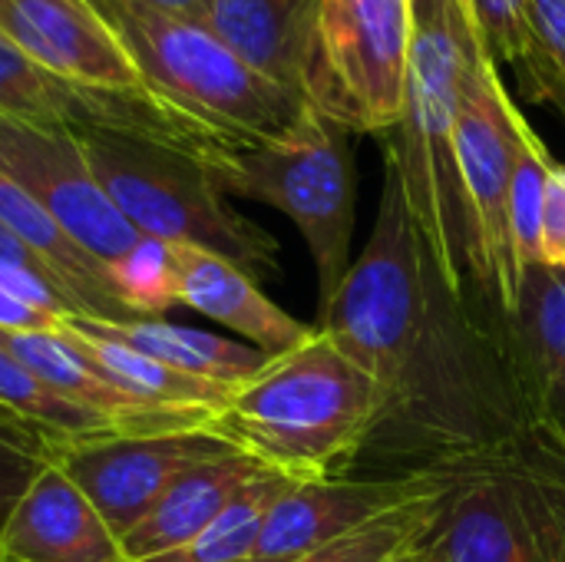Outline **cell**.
Returning a JSON list of instances; mask_svg holds the SVG:
<instances>
[{
    "instance_id": "cell-17",
    "label": "cell",
    "mask_w": 565,
    "mask_h": 562,
    "mask_svg": "<svg viewBox=\"0 0 565 562\" xmlns=\"http://www.w3.org/2000/svg\"><path fill=\"white\" fill-rule=\"evenodd\" d=\"M318 10L321 0H212L205 30L258 73L308 99Z\"/></svg>"
},
{
    "instance_id": "cell-24",
    "label": "cell",
    "mask_w": 565,
    "mask_h": 562,
    "mask_svg": "<svg viewBox=\"0 0 565 562\" xmlns=\"http://www.w3.org/2000/svg\"><path fill=\"white\" fill-rule=\"evenodd\" d=\"M291 484L298 480L278 470H265L192 543L146 562H252L271 507Z\"/></svg>"
},
{
    "instance_id": "cell-2",
    "label": "cell",
    "mask_w": 565,
    "mask_h": 562,
    "mask_svg": "<svg viewBox=\"0 0 565 562\" xmlns=\"http://www.w3.org/2000/svg\"><path fill=\"white\" fill-rule=\"evenodd\" d=\"M414 10L417 33L407 96L397 126L381 136L384 162L397 169L407 209L447 285L483 308L473 219L457 156V106L470 40L467 3L414 0Z\"/></svg>"
},
{
    "instance_id": "cell-3",
    "label": "cell",
    "mask_w": 565,
    "mask_h": 562,
    "mask_svg": "<svg viewBox=\"0 0 565 562\" xmlns=\"http://www.w3.org/2000/svg\"><path fill=\"white\" fill-rule=\"evenodd\" d=\"M377 391L331 335H315L242 384L215 431L242 454L291 480L358 474L377 427Z\"/></svg>"
},
{
    "instance_id": "cell-20",
    "label": "cell",
    "mask_w": 565,
    "mask_h": 562,
    "mask_svg": "<svg viewBox=\"0 0 565 562\" xmlns=\"http://www.w3.org/2000/svg\"><path fill=\"white\" fill-rule=\"evenodd\" d=\"M268 467L242 450H228L195 470H189L149 513L122 537V553L129 562L166 556L192 543L255 477Z\"/></svg>"
},
{
    "instance_id": "cell-31",
    "label": "cell",
    "mask_w": 565,
    "mask_h": 562,
    "mask_svg": "<svg viewBox=\"0 0 565 562\" xmlns=\"http://www.w3.org/2000/svg\"><path fill=\"white\" fill-rule=\"evenodd\" d=\"M463 3L493 60L510 63L520 73L533 53L530 0H463Z\"/></svg>"
},
{
    "instance_id": "cell-23",
    "label": "cell",
    "mask_w": 565,
    "mask_h": 562,
    "mask_svg": "<svg viewBox=\"0 0 565 562\" xmlns=\"http://www.w3.org/2000/svg\"><path fill=\"white\" fill-rule=\"evenodd\" d=\"M0 407L23 417L30 427L43 431L60 450L73 444H89L103 437H122L109 421L83 411L50 391L0 338Z\"/></svg>"
},
{
    "instance_id": "cell-13",
    "label": "cell",
    "mask_w": 565,
    "mask_h": 562,
    "mask_svg": "<svg viewBox=\"0 0 565 562\" xmlns=\"http://www.w3.org/2000/svg\"><path fill=\"white\" fill-rule=\"evenodd\" d=\"M0 33L66 83L93 89L146 86L122 36L83 0H0Z\"/></svg>"
},
{
    "instance_id": "cell-19",
    "label": "cell",
    "mask_w": 565,
    "mask_h": 562,
    "mask_svg": "<svg viewBox=\"0 0 565 562\" xmlns=\"http://www.w3.org/2000/svg\"><path fill=\"white\" fill-rule=\"evenodd\" d=\"M7 348L60 397L70 404L99 414L109 421L119 434H166V431H199L215 427L209 421L179 417L169 411H156L149 404H139L126 391H119L109 378H103L73 344L70 338L56 331H33V335H0Z\"/></svg>"
},
{
    "instance_id": "cell-30",
    "label": "cell",
    "mask_w": 565,
    "mask_h": 562,
    "mask_svg": "<svg viewBox=\"0 0 565 562\" xmlns=\"http://www.w3.org/2000/svg\"><path fill=\"white\" fill-rule=\"evenodd\" d=\"M53 86L56 76L36 66L0 33V113L46 126Z\"/></svg>"
},
{
    "instance_id": "cell-10",
    "label": "cell",
    "mask_w": 565,
    "mask_h": 562,
    "mask_svg": "<svg viewBox=\"0 0 565 562\" xmlns=\"http://www.w3.org/2000/svg\"><path fill=\"white\" fill-rule=\"evenodd\" d=\"M238 450L215 427L122 434L56 450L53 464L89 497L109 530L119 537L136 530L146 513L195 467Z\"/></svg>"
},
{
    "instance_id": "cell-22",
    "label": "cell",
    "mask_w": 565,
    "mask_h": 562,
    "mask_svg": "<svg viewBox=\"0 0 565 562\" xmlns=\"http://www.w3.org/2000/svg\"><path fill=\"white\" fill-rule=\"evenodd\" d=\"M70 344L103 374L109 378L119 391H126L129 397H136L139 404H149L156 411H169L179 417H195V421H209L215 424V417L225 411L228 397L235 391L202 381V378H189L179 374L106 335H93L79 325H73L70 318L60 328Z\"/></svg>"
},
{
    "instance_id": "cell-28",
    "label": "cell",
    "mask_w": 565,
    "mask_h": 562,
    "mask_svg": "<svg viewBox=\"0 0 565 562\" xmlns=\"http://www.w3.org/2000/svg\"><path fill=\"white\" fill-rule=\"evenodd\" d=\"M444 490V487H440ZM430 507H434V497L424 500V503H411L404 510H394L387 517H381L377 523L358 530V533H348L315 553H305L291 562H387L394 560L397 553H404L407 547H414L424 530H427V520H430Z\"/></svg>"
},
{
    "instance_id": "cell-18",
    "label": "cell",
    "mask_w": 565,
    "mask_h": 562,
    "mask_svg": "<svg viewBox=\"0 0 565 562\" xmlns=\"http://www.w3.org/2000/svg\"><path fill=\"white\" fill-rule=\"evenodd\" d=\"M0 222L46 265L53 285L73 308V318L136 321L116 295L109 265L89 255L33 195L0 176Z\"/></svg>"
},
{
    "instance_id": "cell-32",
    "label": "cell",
    "mask_w": 565,
    "mask_h": 562,
    "mask_svg": "<svg viewBox=\"0 0 565 562\" xmlns=\"http://www.w3.org/2000/svg\"><path fill=\"white\" fill-rule=\"evenodd\" d=\"M540 265L565 272V166H553L546 202H543V225H540Z\"/></svg>"
},
{
    "instance_id": "cell-14",
    "label": "cell",
    "mask_w": 565,
    "mask_h": 562,
    "mask_svg": "<svg viewBox=\"0 0 565 562\" xmlns=\"http://www.w3.org/2000/svg\"><path fill=\"white\" fill-rule=\"evenodd\" d=\"M500 331L530 437L565 460V272L526 268Z\"/></svg>"
},
{
    "instance_id": "cell-25",
    "label": "cell",
    "mask_w": 565,
    "mask_h": 562,
    "mask_svg": "<svg viewBox=\"0 0 565 562\" xmlns=\"http://www.w3.org/2000/svg\"><path fill=\"white\" fill-rule=\"evenodd\" d=\"M513 126H516V159H513V182H510V235H513L516 265L526 275V268L540 265L543 202L556 159L520 109Z\"/></svg>"
},
{
    "instance_id": "cell-37",
    "label": "cell",
    "mask_w": 565,
    "mask_h": 562,
    "mask_svg": "<svg viewBox=\"0 0 565 562\" xmlns=\"http://www.w3.org/2000/svg\"><path fill=\"white\" fill-rule=\"evenodd\" d=\"M387 562H434V560H430V553L424 550V543L417 540L414 547H407L404 553H397L394 560H387Z\"/></svg>"
},
{
    "instance_id": "cell-35",
    "label": "cell",
    "mask_w": 565,
    "mask_h": 562,
    "mask_svg": "<svg viewBox=\"0 0 565 562\" xmlns=\"http://www.w3.org/2000/svg\"><path fill=\"white\" fill-rule=\"evenodd\" d=\"M166 17H175V20H185V23H199L205 26V17H209V7L212 0H139Z\"/></svg>"
},
{
    "instance_id": "cell-9",
    "label": "cell",
    "mask_w": 565,
    "mask_h": 562,
    "mask_svg": "<svg viewBox=\"0 0 565 562\" xmlns=\"http://www.w3.org/2000/svg\"><path fill=\"white\" fill-rule=\"evenodd\" d=\"M467 66L457 106V156L477 238L480 301L497 328L510 318L523 272L510 235V182L516 159V103L497 70L493 53L480 40L470 13Z\"/></svg>"
},
{
    "instance_id": "cell-21",
    "label": "cell",
    "mask_w": 565,
    "mask_h": 562,
    "mask_svg": "<svg viewBox=\"0 0 565 562\" xmlns=\"http://www.w3.org/2000/svg\"><path fill=\"white\" fill-rule=\"evenodd\" d=\"M70 321L93 335H106V338H113V341H119L179 374L202 378V381L222 384L228 391H238L242 384H248L271 361V354H265L252 344H238L232 338L172 325V321H159V318H136V321L70 318Z\"/></svg>"
},
{
    "instance_id": "cell-1",
    "label": "cell",
    "mask_w": 565,
    "mask_h": 562,
    "mask_svg": "<svg viewBox=\"0 0 565 562\" xmlns=\"http://www.w3.org/2000/svg\"><path fill=\"white\" fill-rule=\"evenodd\" d=\"M318 328L381 401L361 464L454 467L530 437L503 331L447 285L391 162L371 238Z\"/></svg>"
},
{
    "instance_id": "cell-29",
    "label": "cell",
    "mask_w": 565,
    "mask_h": 562,
    "mask_svg": "<svg viewBox=\"0 0 565 562\" xmlns=\"http://www.w3.org/2000/svg\"><path fill=\"white\" fill-rule=\"evenodd\" d=\"M56 444L23 417L0 407V527L36 477L53 464Z\"/></svg>"
},
{
    "instance_id": "cell-6",
    "label": "cell",
    "mask_w": 565,
    "mask_h": 562,
    "mask_svg": "<svg viewBox=\"0 0 565 562\" xmlns=\"http://www.w3.org/2000/svg\"><path fill=\"white\" fill-rule=\"evenodd\" d=\"M116 33L129 46L146 86L232 152L291 136L311 106L245 63L212 30L166 17L139 0H122Z\"/></svg>"
},
{
    "instance_id": "cell-5",
    "label": "cell",
    "mask_w": 565,
    "mask_h": 562,
    "mask_svg": "<svg viewBox=\"0 0 565 562\" xmlns=\"http://www.w3.org/2000/svg\"><path fill=\"white\" fill-rule=\"evenodd\" d=\"M420 543L434 562H565V460L523 437L444 467Z\"/></svg>"
},
{
    "instance_id": "cell-11",
    "label": "cell",
    "mask_w": 565,
    "mask_h": 562,
    "mask_svg": "<svg viewBox=\"0 0 565 562\" xmlns=\"http://www.w3.org/2000/svg\"><path fill=\"white\" fill-rule=\"evenodd\" d=\"M0 176L33 195L103 265H116L142 238L96 182L70 129L0 113Z\"/></svg>"
},
{
    "instance_id": "cell-12",
    "label": "cell",
    "mask_w": 565,
    "mask_h": 562,
    "mask_svg": "<svg viewBox=\"0 0 565 562\" xmlns=\"http://www.w3.org/2000/svg\"><path fill=\"white\" fill-rule=\"evenodd\" d=\"M444 487V467L348 474L328 480L291 484L271 507L252 562H291L315 553L381 517L424 503Z\"/></svg>"
},
{
    "instance_id": "cell-4",
    "label": "cell",
    "mask_w": 565,
    "mask_h": 562,
    "mask_svg": "<svg viewBox=\"0 0 565 562\" xmlns=\"http://www.w3.org/2000/svg\"><path fill=\"white\" fill-rule=\"evenodd\" d=\"M73 136L96 182L139 235L222 255L255 282L278 275V238L228 205L199 156L109 129H79Z\"/></svg>"
},
{
    "instance_id": "cell-38",
    "label": "cell",
    "mask_w": 565,
    "mask_h": 562,
    "mask_svg": "<svg viewBox=\"0 0 565 562\" xmlns=\"http://www.w3.org/2000/svg\"><path fill=\"white\" fill-rule=\"evenodd\" d=\"M563 116H565V113H563Z\"/></svg>"
},
{
    "instance_id": "cell-15",
    "label": "cell",
    "mask_w": 565,
    "mask_h": 562,
    "mask_svg": "<svg viewBox=\"0 0 565 562\" xmlns=\"http://www.w3.org/2000/svg\"><path fill=\"white\" fill-rule=\"evenodd\" d=\"M0 562H129L89 497L50 464L0 527Z\"/></svg>"
},
{
    "instance_id": "cell-36",
    "label": "cell",
    "mask_w": 565,
    "mask_h": 562,
    "mask_svg": "<svg viewBox=\"0 0 565 562\" xmlns=\"http://www.w3.org/2000/svg\"><path fill=\"white\" fill-rule=\"evenodd\" d=\"M86 7H93L113 30H116V17H119V7H122V0H83Z\"/></svg>"
},
{
    "instance_id": "cell-27",
    "label": "cell",
    "mask_w": 565,
    "mask_h": 562,
    "mask_svg": "<svg viewBox=\"0 0 565 562\" xmlns=\"http://www.w3.org/2000/svg\"><path fill=\"white\" fill-rule=\"evenodd\" d=\"M533 53L516 73L533 103L565 113V0H530Z\"/></svg>"
},
{
    "instance_id": "cell-34",
    "label": "cell",
    "mask_w": 565,
    "mask_h": 562,
    "mask_svg": "<svg viewBox=\"0 0 565 562\" xmlns=\"http://www.w3.org/2000/svg\"><path fill=\"white\" fill-rule=\"evenodd\" d=\"M0 265H10V268H26V272H40V275H46L50 278V272H46V265L0 222ZM53 282V278H50Z\"/></svg>"
},
{
    "instance_id": "cell-33",
    "label": "cell",
    "mask_w": 565,
    "mask_h": 562,
    "mask_svg": "<svg viewBox=\"0 0 565 562\" xmlns=\"http://www.w3.org/2000/svg\"><path fill=\"white\" fill-rule=\"evenodd\" d=\"M66 318L36 311L30 305H23L20 298L0 291V335H33V331H56L63 328Z\"/></svg>"
},
{
    "instance_id": "cell-26",
    "label": "cell",
    "mask_w": 565,
    "mask_h": 562,
    "mask_svg": "<svg viewBox=\"0 0 565 562\" xmlns=\"http://www.w3.org/2000/svg\"><path fill=\"white\" fill-rule=\"evenodd\" d=\"M109 275L132 318H159L179 305V262L169 242L142 235L116 265H109Z\"/></svg>"
},
{
    "instance_id": "cell-8",
    "label": "cell",
    "mask_w": 565,
    "mask_h": 562,
    "mask_svg": "<svg viewBox=\"0 0 565 562\" xmlns=\"http://www.w3.org/2000/svg\"><path fill=\"white\" fill-rule=\"evenodd\" d=\"M414 33V0H321L308 103L354 136L381 139L404 113Z\"/></svg>"
},
{
    "instance_id": "cell-16",
    "label": "cell",
    "mask_w": 565,
    "mask_h": 562,
    "mask_svg": "<svg viewBox=\"0 0 565 562\" xmlns=\"http://www.w3.org/2000/svg\"><path fill=\"white\" fill-rule=\"evenodd\" d=\"M172 248L179 262V305L232 328L252 348L271 358L305 344L315 335L311 325L278 308L258 288V282L248 272H242L235 262L189 245H172Z\"/></svg>"
},
{
    "instance_id": "cell-7",
    "label": "cell",
    "mask_w": 565,
    "mask_h": 562,
    "mask_svg": "<svg viewBox=\"0 0 565 562\" xmlns=\"http://www.w3.org/2000/svg\"><path fill=\"white\" fill-rule=\"evenodd\" d=\"M351 136L348 126L308 106L291 136L225 152L209 166L225 195L271 205L295 222L318 272V315L328 311L354 265L358 162Z\"/></svg>"
}]
</instances>
